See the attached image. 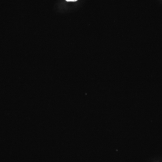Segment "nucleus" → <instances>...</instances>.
<instances>
[{"mask_svg": "<svg viewBox=\"0 0 162 162\" xmlns=\"http://www.w3.org/2000/svg\"><path fill=\"white\" fill-rule=\"evenodd\" d=\"M66 1L68 2H75L77 1V0H66Z\"/></svg>", "mask_w": 162, "mask_h": 162, "instance_id": "nucleus-1", "label": "nucleus"}]
</instances>
